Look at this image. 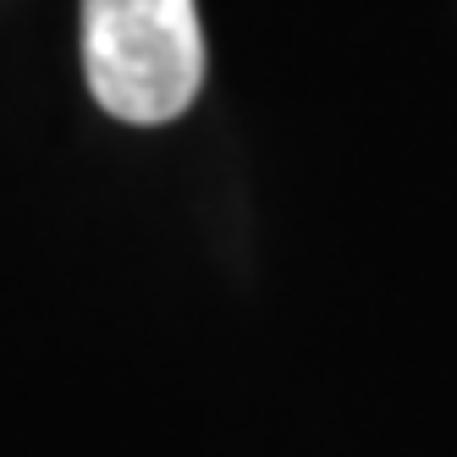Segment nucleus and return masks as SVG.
Segmentation results:
<instances>
[{"instance_id":"obj_1","label":"nucleus","mask_w":457,"mask_h":457,"mask_svg":"<svg viewBox=\"0 0 457 457\" xmlns=\"http://www.w3.org/2000/svg\"><path fill=\"white\" fill-rule=\"evenodd\" d=\"M83 72L116 121H177L204 83L193 0H83Z\"/></svg>"}]
</instances>
